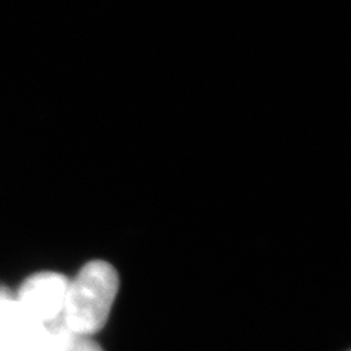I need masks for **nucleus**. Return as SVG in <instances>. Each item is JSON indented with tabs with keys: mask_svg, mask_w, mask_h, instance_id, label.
I'll list each match as a JSON object with an SVG mask.
<instances>
[{
	"mask_svg": "<svg viewBox=\"0 0 351 351\" xmlns=\"http://www.w3.org/2000/svg\"><path fill=\"white\" fill-rule=\"evenodd\" d=\"M119 291L116 269L104 261H91L71 282L62 317L72 332L93 337L106 325Z\"/></svg>",
	"mask_w": 351,
	"mask_h": 351,
	"instance_id": "f257e3e1",
	"label": "nucleus"
},
{
	"mask_svg": "<svg viewBox=\"0 0 351 351\" xmlns=\"http://www.w3.org/2000/svg\"><path fill=\"white\" fill-rule=\"evenodd\" d=\"M0 351H47V329L0 287Z\"/></svg>",
	"mask_w": 351,
	"mask_h": 351,
	"instance_id": "f03ea898",
	"label": "nucleus"
},
{
	"mask_svg": "<svg viewBox=\"0 0 351 351\" xmlns=\"http://www.w3.org/2000/svg\"><path fill=\"white\" fill-rule=\"evenodd\" d=\"M69 280L58 272H40L21 285L16 300L37 321L49 324L62 316Z\"/></svg>",
	"mask_w": 351,
	"mask_h": 351,
	"instance_id": "7ed1b4c3",
	"label": "nucleus"
},
{
	"mask_svg": "<svg viewBox=\"0 0 351 351\" xmlns=\"http://www.w3.org/2000/svg\"><path fill=\"white\" fill-rule=\"evenodd\" d=\"M66 351H103V350L91 337H84V335L75 334L71 344L68 346V348H66Z\"/></svg>",
	"mask_w": 351,
	"mask_h": 351,
	"instance_id": "20e7f679",
	"label": "nucleus"
}]
</instances>
